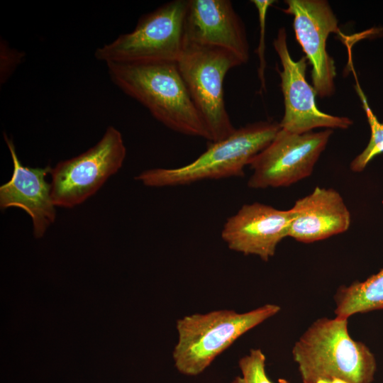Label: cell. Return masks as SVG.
Returning <instances> with one entry per match:
<instances>
[{"label":"cell","instance_id":"obj_5","mask_svg":"<svg viewBox=\"0 0 383 383\" xmlns=\"http://www.w3.org/2000/svg\"><path fill=\"white\" fill-rule=\"evenodd\" d=\"M188 0H173L143 15L135 28L98 48L95 57L109 63L177 62L185 46Z\"/></svg>","mask_w":383,"mask_h":383},{"label":"cell","instance_id":"obj_20","mask_svg":"<svg viewBox=\"0 0 383 383\" xmlns=\"http://www.w3.org/2000/svg\"><path fill=\"white\" fill-rule=\"evenodd\" d=\"M303 383H350L337 377H311L302 379Z\"/></svg>","mask_w":383,"mask_h":383},{"label":"cell","instance_id":"obj_19","mask_svg":"<svg viewBox=\"0 0 383 383\" xmlns=\"http://www.w3.org/2000/svg\"><path fill=\"white\" fill-rule=\"evenodd\" d=\"M252 2L256 6L260 19V38L259 46L257 48V54L260 60V66L258 69V76L261 82V87L262 89H265V43H264V35H265V17L268 7L272 4L274 1L271 0H253Z\"/></svg>","mask_w":383,"mask_h":383},{"label":"cell","instance_id":"obj_16","mask_svg":"<svg viewBox=\"0 0 383 383\" xmlns=\"http://www.w3.org/2000/svg\"><path fill=\"white\" fill-rule=\"evenodd\" d=\"M356 89L362 103L371 130V137L367 145L350 163V170L359 172L366 167L372 159L383 152V123L378 121L372 112L360 85H357Z\"/></svg>","mask_w":383,"mask_h":383},{"label":"cell","instance_id":"obj_7","mask_svg":"<svg viewBox=\"0 0 383 383\" xmlns=\"http://www.w3.org/2000/svg\"><path fill=\"white\" fill-rule=\"evenodd\" d=\"M126 149L113 126L83 153L59 162L51 171V196L56 206L73 208L94 195L122 167Z\"/></svg>","mask_w":383,"mask_h":383},{"label":"cell","instance_id":"obj_14","mask_svg":"<svg viewBox=\"0 0 383 383\" xmlns=\"http://www.w3.org/2000/svg\"><path fill=\"white\" fill-rule=\"evenodd\" d=\"M288 237L310 243L345 232L351 216L341 195L333 189L316 187L295 201Z\"/></svg>","mask_w":383,"mask_h":383},{"label":"cell","instance_id":"obj_6","mask_svg":"<svg viewBox=\"0 0 383 383\" xmlns=\"http://www.w3.org/2000/svg\"><path fill=\"white\" fill-rule=\"evenodd\" d=\"M181 76L211 135V142L235 131L226 108L223 80L232 68L243 65L233 52L219 48L185 43L177 61Z\"/></svg>","mask_w":383,"mask_h":383},{"label":"cell","instance_id":"obj_10","mask_svg":"<svg viewBox=\"0 0 383 383\" xmlns=\"http://www.w3.org/2000/svg\"><path fill=\"white\" fill-rule=\"evenodd\" d=\"M282 10L294 16L296 40L311 65L313 87L319 97L335 91V66L326 50V41L332 33H340L338 19L326 0H286Z\"/></svg>","mask_w":383,"mask_h":383},{"label":"cell","instance_id":"obj_18","mask_svg":"<svg viewBox=\"0 0 383 383\" xmlns=\"http://www.w3.org/2000/svg\"><path fill=\"white\" fill-rule=\"evenodd\" d=\"M0 50V82L1 84H4L21 63L25 55L9 47L7 42L2 38Z\"/></svg>","mask_w":383,"mask_h":383},{"label":"cell","instance_id":"obj_17","mask_svg":"<svg viewBox=\"0 0 383 383\" xmlns=\"http://www.w3.org/2000/svg\"><path fill=\"white\" fill-rule=\"evenodd\" d=\"M265 360V355L260 349H252L248 355L240 359L241 375L231 383H273L266 374Z\"/></svg>","mask_w":383,"mask_h":383},{"label":"cell","instance_id":"obj_9","mask_svg":"<svg viewBox=\"0 0 383 383\" xmlns=\"http://www.w3.org/2000/svg\"><path fill=\"white\" fill-rule=\"evenodd\" d=\"M273 45L282 66V70L277 69L284 103L280 128L296 134L309 133L316 128H348L353 123L349 118L332 116L318 109L316 93L306 79L307 59L305 56L298 60L292 59L284 27L279 29Z\"/></svg>","mask_w":383,"mask_h":383},{"label":"cell","instance_id":"obj_4","mask_svg":"<svg viewBox=\"0 0 383 383\" xmlns=\"http://www.w3.org/2000/svg\"><path fill=\"white\" fill-rule=\"evenodd\" d=\"M280 309L277 304H267L244 313L223 309L179 318L172 353L176 368L185 375L201 374L238 338Z\"/></svg>","mask_w":383,"mask_h":383},{"label":"cell","instance_id":"obj_2","mask_svg":"<svg viewBox=\"0 0 383 383\" xmlns=\"http://www.w3.org/2000/svg\"><path fill=\"white\" fill-rule=\"evenodd\" d=\"M293 358L302 379L337 377L350 383H372L377 365L369 348L354 340L348 318H321L296 341Z\"/></svg>","mask_w":383,"mask_h":383},{"label":"cell","instance_id":"obj_11","mask_svg":"<svg viewBox=\"0 0 383 383\" xmlns=\"http://www.w3.org/2000/svg\"><path fill=\"white\" fill-rule=\"evenodd\" d=\"M292 218L290 209L258 202L245 204L226 220L221 238L231 250L267 261L282 240L288 237Z\"/></svg>","mask_w":383,"mask_h":383},{"label":"cell","instance_id":"obj_12","mask_svg":"<svg viewBox=\"0 0 383 383\" xmlns=\"http://www.w3.org/2000/svg\"><path fill=\"white\" fill-rule=\"evenodd\" d=\"M185 43L227 50L243 64L250 58L244 23L229 0H188Z\"/></svg>","mask_w":383,"mask_h":383},{"label":"cell","instance_id":"obj_8","mask_svg":"<svg viewBox=\"0 0 383 383\" xmlns=\"http://www.w3.org/2000/svg\"><path fill=\"white\" fill-rule=\"evenodd\" d=\"M332 133V129L296 134L281 128L250 163L248 186L288 187L310 176Z\"/></svg>","mask_w":383,"mask_h":383},{"label":"cell","instance_id":"obj_1","mask_svg":"<svg viewBox=\"0 0 383 383\" xmlns=\"http://www.w3.org/2000/svg\"><path fill=\"white\" fill-rule=\"evenodd\" d=\"M110 79L126 94L144 106L168 128L211 142L177 62L109 63Z\"/></svg>","mask_w":383,"mask_h":383},{"label":"cell","instance_id":"obj_3","mask_svg":"<svg viewBox=\"0 0 383 383\" xmlns=\"http://www.w3.org/2000/svg\"><path fill=\"white\" fill-rule=\"evenodd\" d=\"M279 123H251L236 128L228 138L211 144L195 160L176 168H154L135 177L152 187L187 185L206 179L244 175V168L274 138Z\"/></svg>","mask_w":383,"mask_h":383},{"label":"cell","instance_id":"obj_13","mask_svg":"<svg viewBox=\"0 0 383 383\" xmlns=\"http://www.w3.org/2000/svg\"><path fill=\"white\" fill-rule=\"evenodd\" d=\"M13 162V172L9 182L0 187V207H18L31 218L33 235L42 238L56 218L55 205L51 196V183L46 181L52 167H29L22 165L13 140L4 134Z\"/></svg>","mask_w":383,"mask_h":383},{"label":"cell","instance_id":"obj_15","mask_svg":"<svg viewBox=\"0 0 383 383\" xmlns=\"http://www.w3.org/2000/svg\"><path fill=\"white\" fill-rule=\"evenodd\" d=\"M334 299L338 318L383 309V268L363 282L340 287Z\"/></svg>","mask_w":383,"mask_h":383}]
</instances>
